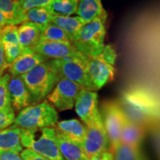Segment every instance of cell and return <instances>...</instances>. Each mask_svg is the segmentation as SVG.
<instances>
[{
	"label": "cell",
	"mask_w": 160,
	"mask_h": 160,
	"mask_svg": "<svg viewBox=\"0 0 160 160\" xmlns=\"http://www.w3.org/2000/svg\"><path fill=\"white\" fill-rule=\"evenodd\" d=\"M20 77L31 96L33 104L41 102L47 98L60 79L48 60Z\"/></svg>",
	"instance_id": "obj_1"
},
{
	"label": "cell",
	"mask_w": 160,
	"mask_h": 160,
	"mask_svg": "<svg viewBox=\"0 0 160 160\" xmlns=\"http://www.w3.org/2000/svg\"><path fill=\"white\" fill-rule=\"evenodd\" d=\"M20 140L23 147L46 159L64 160L57 144L55 128L22 129Z\"/></svg>",
	"instance_id": "obj_2"
},
{
	"label": "cell",
	"mask_w": 160,
	"mask_h": 160,
	"mask_svg": "<svg viewBox=\"0 0 160 160\" xmlns=\"http://www.w3.org/2000/svg\"><path fill=\"white\" fill-rule=\"evenodd\" d=\"M107 19L108 13L85 24L71 42L78 51L87 57L101 53L105 47Z\"/></svg>",
	"instance_id": "obj_3"
},
{
	"label": "cell",
	"mask_w": 160,
	"mask_h": 160,
	"mask_svg": "<svg viewBox=\"0 0 160 160\" xmlns=\"http://www.w3.org/2000/svg\"><path fill=\"white\" fill-rule=\"evenodd\" d=\"M117 57V51L110 45H105L99 55L88 57L86 62V71L93 91H97L113 81Z\"/></svg>",
	"instance_id": "obj_4"
},
{
	"label": "cell",
	"mask_w": 160,
	"mask_h": 160,
	"mask_svg": "<svg viewBox=\"0 0 160 160\" xmlns=\"http://www.w3.org/2000/svg\"><path fill=\"white\" fill-rule=\"evenodd\" d=\"M58 119L57 110L47 100H45L20 111L12 125L21 129L55 128Z\"/></svg>",
	"instance_id": "obj_5"
},
{
	"label": "cell",
	"mask_w": 160,
	"mask_h": 160,
	"mask_svg": "<svg viewBox=\"0 0 160 160\" xmlns=\"http://www.w3.org/2000/svg\"><path fill=\"white\" fill-rule=\"evenodd\" d=\"M88 57H68L60 59L48 60L52 67L57 71L59 79L73 82L82 89L92 91L86 71V62Z\"/></svg>",
	"instance_id": "obj_6"
},
{
	"label": "cell",
	"mask_w": 160,
	"mask_h": 160,
	"mask_svg": "<svg viewBox=\"0 0 160 160\" xmlns=\"http://www.w3.org/2000/svg\"><path fill=\"white\" fill-rule=\"evenodd\" d=\"M86 127V134L81 145L88 157L105 151H111V143L104 127L101 114Z\"/></svg>",
	"instance_id": "obj_7"
},
{
	"label": "cell",
	"mask_w": 160,
	"mask_h": 160,
	"mask_svg": "<svg viewBox=\"0 0 160 160\" xmlns=\"http://www.w3.org/2000/svg\"><path fill=\"white\" fill-rule=\"evenodd\" d=\"M100 113L112 148L120 142L125 113L117 102L110 101L102 105Z\"/></svg>",
	"instance_id": "obj_8"
},
{
	"label": "cell",
	"mask_w": 160,
	"mask_h": 160,
	"mask_svg": "<svg viewBox=\"0 0 160 160\" xmlns=\"http://www.w3.org/2000/svg\"><path fill=\"white\" fill-rule=\"evenodd\" d=\"M81 89L82 88L78 84L61 79L47 97V101L59 111L71 110L74 107L76 99Z\"/></svg>",
	"instance_id": "obj_9"
},
{
	"label": "cell",
	"mask_w": 160,
	"mask_h": 160,
	"mask_svg": "<svg viewBox=\"0 0 160 160\" xmlns=\"http://www.w3.org/2000/svg\"><path fill=\"white\" fill-rule=\"evenodd\" d=\"M74 107L82 122L86 126L93 122L101 114L98 105V94L96 91L80 90Z\"/></svg>",
	"instance_id": "obj_10"
},
{
	"label": "cell",
	"mask_w": 160,
	"mask_h": 160,
	"mask_svg": "<svg viewBox=\"0 0 160 160\" xmlns=\"http://www.w3.org/2000/svg\"><path fill=\"white\" fill-rule=\"evenodd\" d=\"M33 50L47 60L85 56L78 51L70 42L41 41Z\"/></svg>",
	"instance_id": "obj_11"
},
{
	"label": "cell",
	"mask_w": 160,
	"mask_h": 160,
	"mask_svg": "<svg viewBox=\"0 0 160 160\" xmlns=\"http://www.w3.org/2000/svg\"><path fill=\"white\" fill-rule=\"evenodd\" d=\"M48 61L31 48L22 50L21 53L9 66L8 70L12 77H20L33 69L40 63Z\"/></svg>",
	"instance_id": "obj_12"
},
{
	"label": "cell",
	"mask_w": 160,
	"mask_h": 160,
	"mask_svg": "<svg viewBox=\"0 0 160 160\" xmlns=\"http://www.w3.org/2000/svg\"><path fill=\"white\" fill-rule=\"evenodd\" d=\"M8 90L11 106L13 110L20 111L33 105V99L21 77L11 76L8 82Z\"/></svg>",
	"instance_id": "obj_13"
},
{
	"label": "cell",
	"mask_w": 160,
	"mask_h": 160,
	"mask_svg": "<svg viewBox=\"0 0 160 160\" xmlns=\"http://www.w3.org/2000/svg\"><path fill=\"white\" fill-rule=\"evenodd\" d=\"M144 137L145 130L142 126L133 121L126 115L120 136V142L131 147L140 148Z\"/></svg>",
	"instance_id": "obj_14"
},
{
	"label": "cell",
	"mask_w": 160,
	"mask_h": 160,
	"mask_svg": "<svg viewBox=\"0 0 160 160\" xmlns=\"http://www.w3.org/2000/svg\"><path fill=\"white\" fill-rule=\"evenodd\" d=\"M56 133L58 146L64 160H87L88 159L81 145L72 141L67 136L57 129Z\"/></svg>",
	"instance_id": "obj_15"
},
{
	"label": "cell",
	"mask_w": 160,
	"mask_h": 160,
	"mask_svg": "<svg viewBox=\"0 0 160 160\" xmlns=\"http://www.w3.org/2000/svg\"><path fill=\"white\" fill-rule=\"evenodd\" d=\"M19 43L22 50L36 47L41 41L40 25L32 22H23L17 26Z\"/></svg>",
	"instance_id": "obj_16"
},
{
	"label": "cell",
	"mask_w": 160,
	"mask_h": 160,
	"mask_svg": "<svg viewBox=\"0 0 160 160\" xmlns=\"http://www.w3.org/2000/svg\"><path fill=\"white\" fill-rule=\"evenodd\" d=\"M52 17L53 15H51L46 7L35 8L18 13L12 22L11 25L17 26L28 22L39 25H44L51 22Z\"/></svg>",
	"instance_id": "obj_17"
},
{
	"label": "cell",
	"mask_w": 160,
	"mask_h": 160,
	"mask_svg": "<svg viewBox=\"0 0 160 160\" xmlns=\"http://www.w3.org/2000/svg\"><path fill=\"white\" fill-rule=\"evenodd\" d=\"M21 128L11 125L0 131V154L5 151H13L20 153L23 151L20 134Z\"/></svg>",
	"instance_id": "obj_18"
},
{
	"label": "cell",
	"mask_w": 160,
	"mask_h": 160,
	"mask_svg": "<svg viewBox=\"0 0 160 160\" xmlns=\"http://www.w3.org/2000/svg\"><path fill=\"white\" fill-rule=\"evenodd\" d=\"M55 128L79 145L82 143L87 131V127L85 124L78 119L58 122Z\"/></svg>",
	"instance_id": "obj_19"
},
{
	"label": "cell",
	"mask_w": 160,
	"mask_h": 160,
	"mask_svg": "<svg viewBox=\"0 0 160 160\" xmlns=\"http://www.w3.org/2000/svg\"><path fill=\"white\" fill-rule=\"evenodd\" d=\"M107 13L102 0H79L78 2L77 15L85 24Z\"/></svg>",
	"instance_id": "obj_20"
},
{
	"label": "cell",
	"mask_w": 160,
	"mask_h": 160,
	"mask_svg": "<svg viewBox=\"0 0 160 160\" xmlns=\"http://www.w3.org/2000/svg\"><path fill=\"white\" fill-rule=\"evenodd\" d=\"M51 22L57 25L67 33L72 42L77 37L82 28L85 25V22L79 17H61V16H53Z\"/></svg>",
	"instance_id": "obj_21"
},
{
	"label": "cell",
	"mask_w": 160,
	"mask_h": 160,
	"mask_svg": "<svg viewBox=\"0 0 160 160\" xmlns=\"http://www.w3.org/2000/svg\"><path fill=\"white\" fill-rule=\"evenodd\" d=\"M114 160H148L140 148L119 142L111 148Z\"/></svg>",
	"instance_id": "obj_22"
},
{
	"label": "cell",
	"mask_w": 160,
	"mask_h": 160,
	"mask_svg": "<svg viewBox=\"0 0 160 160\" xmlns=\"http://www.w3.org/2000/svg\"><path fill=\"white\" fill-rule=\"evenodd\" d=\"M78 2L77 0H53L46 8L53 16L70 17L77 13Z\"/></svg>",
	"instance_id": "obj_23"
},
{
	"label": "cell",
	"mask_w": 160,
	"mask_h": 160,
	"mask_svg": "<svg viewBox=\"0 0 160 160\" xmlns=\"http://www.w3.org/2000/svg\"><path fill=\"white\" fill-rule=\"evenodd\" d=\"M40 28H41V41L71 42V40L67 33L53 23L50 22L46 25H40Z\"/></svg>",
	"instance_id": "obj_24"
},
{
	"label": "cell",
	"mask_w": 160,
	"mask_h": 160,
	"mask_svg": "<svg viewBox=\"0 0 160 160\" xmlns=\"http://www.w3.org/2000/svg\"><path fill=\"white\" fill-rule=\"evenodd\" d=\"M11 75L5 73L0 77V110L12 108L8 90V82Z\"/></svg>",
	"instance_id": "obj_25"
},
{
	"label": "cell",
	"mask_w": 160,
	"mask_h": 160,
	"mask_svg": "<svg viewBox=\"0 0 160 160\" xmlns=\"http://www.w3.org/2000/svg\"><path fill=\"white\" fill-rule=\"evenodd\" d=\"M0 41L3 45H19L18 39L17 26L13 25H6L0 31Z\"/></svg>",
	"instance_id": "obj_26"
},
{
	"label": "cell",
	"mask_w": 160,
	"mask_h": 160,
	"mask_svg": "<svg viewBox=\"0 0 160 160\" xmlns=\"http://www.w3.org/2000/svg\"><path fill=\"white\" fill-rule=\"evenodd\" d=\"M18 0H0V12L3 13L8 22V25H11L17 13Z\"/></svg>",
	"instance_id": "obj_27"
},
{
	"label": "cell",
	"mask_w": 160,
	"mask_h": 160,
	"mask_svg": "<svg viewBox=\"0 0 160 160\" xmlns=\"http://www.w3.org/2000/svg\"><path fill=\"white\" fill-rule=\"evenodd\" d=\"M53 1V0H18L16 16L18 13L35 8L47 7Z\"/></svg>",
	"instance_id": "obj_28"
},
{
	"label": "cell",
	"mask_w": 160,
	"mask_h": 160,
	"mask_svg": "<svg viewBox=\"0 0 160 160\" xmlns=\"http://www.w3.org/2000/svg\"><path fill=\"white\" fill-rule=\"evenodd\" d=\"M16 116L13 108L0 110V131L13 125Z\"/></svg>",
	"instance_id": "obj_29"
},
{
	"label": "cell",
	"mask_w": 160,
	"mask_h": 160,
	"mask_svg": "<svg viewBox=\"0 0 160 160\" xmlns=\"http://www.w3.org/2000/svg\"><path fill=\"white\" fill-rule=\"evenodd\" d=\"M5 50V62L7 68L11 65L15 59L19 57L22 52V48L19 45H3Z\"/></svg>",
	"instance_id": "obj_30"
},
{
	"label": "cell",
	"mask_w": 160,
	"mask_h": 160,
	"mask_svg": "<svg viewBox=\"0 0 160 160\" xmlns=\"http://www.w3.org/2000/svg\"><path fill=\"white\" fill-rule=\"evenodd\" d=\"M20 156L23 160H49L46 158L42 157L36 152L31 149L25 148L20 153Z\"/></svg>",
	"instance_id": "obj_31"
},
{
	"label": "cell",
	"mask_w": 160,
	"mask_h": 160,
	"mask_svg": "<svg viewBox=\"0 0 160 160\" xmlns=\"http://www.w3.org/2000/svg\"><path fill=\"white\" fill-rule=\"evenodd\" d=\"M0 160H23L20 153L13 151H5L0 154Z\"/></svg>",
	"instance_id": "obj_32"
},
{
	"label": "cell",
	"mask_w": 160,
	"mask_h": 160,
	"mask_svg": "<svg viewBox=\"0 0 160 160\" xmlns=\"http://www.w3.org/2000/svg\"><path fill=\"white\" fill-rule=\"evenodd\" d=\"M87 160H114V159H113V155L112 152L108 151L89 157Z\"/></svg>",
	"instance_id": "obj_33"
},
{
	"label": "cell",
	"mask_w": 160,
	"mask_h": 160,
	"mask_svg": "<svg viewBox=\"0 0 160 160\" xmlns=\"http://www.w3.org/2000/svg\"><path fill=\"white\" fill-rule=\"evenodd\" d=\"M5 69L8 68L5 62V50H4L3 44L0 41V77H2V74Z\"/></svg>",
	"instance_id": "obj_34"
},
{
	"label": "cell",
	"mask_w": 160,
	"mask_h": 160,
	"mask_svg": "<svg viewBox=\"0 0 160 160\" xmlns=\"http://www.w3.org/2000/svg\"><path fill=\"white\" fill-rule=\"evenodd\" d=\"M8 25V22L7 19L3 15V13L0 12V31Z\"/></svg>",
	"instance_id": "obj_35"
},
{
	"label": "cell",
	"mask_w": 160,
	"mask_h": 160,
	"mask_svg": "<svg viewBox=\"0 0 160 160\" xmlns=\"http://www.w3.org/2000/svg\"><path fill=\"white\" fill-rule=\"evenodd\" d=\"M77 1H79V0H77Z\"/></svg>",
	"instance_id": "obj_36"
}]
</instances>
